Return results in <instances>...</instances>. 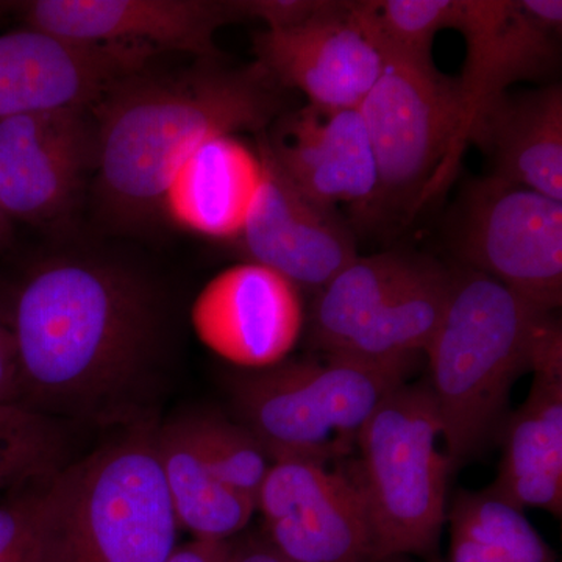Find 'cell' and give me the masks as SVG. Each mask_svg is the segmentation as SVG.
<instances>
[{
    "mask_svg": "<svg viewBox=\"0 0 562 562\" xmlns=\"http://www.w3.org/2000/svg\"><path fill=\"white\" fill-rule=\"evenodd\" d=\"M353 2L330 0L301 27L254 36L257 61L283 90L321 110H358L382 76L384 58L355 20Z\"/></svg>",
    "mask_w": 562,
    "mask_h": 562,
    "instance_id": "9a60e30c",
    "label": "cell"
},
{
    "mask_svg": "<svg viewBox=\"0 0 562 562\" xmlns=\"http://www.w3.org/2000/svg\"><path fill=\"white\" fill-rule=\"evenodd\" d=\"M262 177L260 151L235 135L214 136L192 151L173 176L162 198L161 217L205 238H239Z\"/></svg>",
    "mask_w": 562,
    "mask_h": 562,
    "instance_id": "d6986e66",
    "label": "cell"
},
{
    "mask_svg": "<svg viewBox=\"0 0 562 562\" xmlns=\"http://www.w3.org/2000/svg\"><path fill=\"white\" fill-rule=\"evenodd\" d=\"M41 483L0 501V562H46L40 524Z\"/></svg>",
    "mask_w": 562,
    "mask_h": 562,
    "instance_id": "83f0119b",
    "label": "cell"
},
{
    "mask_svg": "<svg viewBox=\"0 0 562 562\" xmlns=\"http://www.w3.org/2000/svg\"><path fill=\"white\" fill-rule=\"evenodd\" d=\"M350 468L369 530V561L428 554L447 520L452 473L439 414L427 383H402L366 422Z\"/></svg>",
    "mask_w": 562,
    "mask_h": 562,
    "instance_id": "8992f818",
    "label": "cell"
},
{
    "mask_svg": "<svg viewBox=\"0 0 562 562\" xmlns=\"http://www.w3.org/2000/svg\"><path fill=\"white\" fill-rule=\"evenodd\" d=\"M358 110L371 140L376 187L357 221L384 231L406 225L430 202L457 138L458 81L435 65L384 60Z\"/></svg>",
    "mask_w": 562,
    "mask_h": 562,
    "instance_id": "52a82bcc",
    "label": "cell"
},
{
    "mask_svg": "<svg viewBox=\"0 0 562 562\" xmlns=\"http://www.w3.org/2000/svg\"><path fill=\"white\" fill-rule=\"evenodd\" d=\"M532 384L502 424V461L491 484L519 508L562 513V330L550 317L536 344Z\"/></svg>",
    "mask_w": 562,
    "mask_h": 562,
    "instance_id": "ac0fdd59",
    "label": "cell"
},
{
    "mask_svg": "<svg viewBox=\"0 0 562 562\" xmlns=\"http://www.w3.org/2000/svg\"><path fill=\"white\" fill-rule=\"evenodd\" d=\"M449 224L458 265L543 312L562 303V202L494 176L469 181Z\"/></svg>",
    "mask_w": 562,
    "mask_h": 562,
    "instance_id": "ba28073f",
    "label": "cell"
},
{
    "mask_svg": "<svg viewBox=\"0 0 562 562\" xmlns=\"http://www.w3.org/2000/svg\"><path fill=\"white\" fill-rule=\"evenodd\" d=\"M11 232H13V222L0 209V250L5 249L7 244L10 243Z\"/></svg>",
    "mask_w": 562,
    "mask_h": 562,
    "instance_id": "d6a6232c",
    "label": "cell"
},
{
    "mask_svg": "<svg viewBox=\"0 0 562 562\" xmlns=\"http://www.w3.org/2000/svg\"><path fill=\"white\" fill-rule=\"evenodd\" d=\"M155 449L180 528L201 541H228L247 527L257 505L211 471L184 420L155 432Z\"/></svg>",
    "mask_w": 562,
    "mask_h": 562,
    "instance_id": "44dd1931",
    "label": "cell"
},
{
    "mask_svg": "<svg viewBox=\"0 0 562 562\" xmlns=\"http://www.w3.org/2000/svg\"><path fill=\"white\" fill-rule=\"evenodd\" d=\"M46 562H168L177 549L155 432L135 431L40 484Z\"/></svg>",
    "mask_w": 562,
    "mask_h": 562,
    "instance_id": "277c9868",
    "label": "cell"
},
{
    "mask_svg": "<svg viewBox=\"0 0 562 562\" xmlns=\"http://www.w3.org/2000/svg\"><path fill=\"white\" fill-rule=\"evenodd\" d=\"M261 140L280 171L313 201L333 209L349 203L355 220L372 201L375 162L360 110H286Z\"/></svg>",
    "mask_w": 562,
    "mask_h": 562,
    "instance_id": "e0dca14e",
    "label": "cell"
},
{
    "mask_svg": "<svg viewBox=\"0 0 562 562\" xmlns=\"http://www.w3.org/2000/svg\"><path fill=\"white\" fill-rule=\"evenodd\" d=\"M63 438L46 413L24 403L0 405V495L60 471Z\"/></svg>",
    "mask_w": 562,
    "mask_h": 562,
    "instance_id": "484cf974",
    "label": "cell"
},
{
    "mask_svg": "<svg viewBox=\"0 0 562 562\" xmlns=\"http://www.w3.org/2000/svg\"><path fill=\"white\" fill-rule=\"evenodd\" d=\"M7 10V3L0 2V18L3 16V13H5Z\"/></svg>",
    "mask_w": 562,
    "mask_h": 562,
    "instance_id": "e575fe53",
    "label": "cell"
},
{
    "mask_svg": "<svg viewBox=\"0 0 562 562\" xmlns=\"http://www.w3.org/2000/svg\"><path fill=\"white\" fill-rule=\"evenodd\" d=\"M464 40L460 125L430 194L441 195L457 176L473 132L514 83L552 76L561 55V0H454L452 27Z\"/></svg>",
    "mask_w": 562,
    "mask_h": 562,
    "instance_id": "9c48e42d",
    "label": "cell"
},
{
    "mask_svg": "<svg viewBox=\"0 0 562 562\" xmlns=\"http://www.w3.org/2000/svg\"><path fill=\"white\" fill-rule=\"evenodd\" d=\"M420 255L390 250L357 257L316 292L310 339L321 353L341 355L351 339L408 279Z\"/></svg>",
    "mask_w": 562,
    "mask_h": 562,
    "instance_id": "7402d4cb",
    "label": "cell"
},
{
    "mask_svg": "<svg viewBox=\"0 0 562 562\" xmlns=\"http://www.w3.org/2000/svg\"><path fill=\"white\" fill-rule=\"evenodd\" d=\"M199 341L239 368H272L301 338V290L271 268L246 261L217 273L191 306Z\"/></svg>",
    "mask_w": 562,
    "mask_h": 562,
    "instance_id": "5bb4252c",
    "label": "cell"
},
{
    "mask_svg": "<svg viewBox=\"0 0 562 562\" xmlns=\"http://www.w3.org/2000/svg\"><path fill=\"white\" fill-rule=\"evenodd\" d=\"M22 403L92 412L116 401L149 364L160 335L154 292L135 273L85 258L43 262L7 317Z\"/></svg>",
    "mask_w": 562,
    "mask_h": 562,
    "instance_id": "6da1fadb",
    "label": "cell"
},
{
    "mask_svg": "<svg viewBox=\"0 0 562 562\" xmlns=\"http://www.w3.org/2000/svg\"><path fill=\"white\" fill-rule=\"evenodd\" d=\"M265 177L241 233L249 261L271 268L299 290L319 291L358 257L353 232L333 206L294 187L258 146Z\"/></svg>",
    "mask_w": 562,
    "mask_h": 562,
    "instance_id": "2e32d148",
    "label": "cell"
},
{
    "mask_svg": "<svg viewBox=\"0 0 562 562\" xmlns=\"http://www.w3.org/2000/svg\"><path fill=\"white\" fill-rule=\"evenodd\" d=\"M552 316L482 272L450 268L446 310L424 353L452 472L501 431L513 384L531 371Z\"/></svg>",
    "mask_w": 562,
    "mask_h": 562,
    "instance_id": "3957f363",
    "label": "cell"
},
{
    "mask_svg": "<svg viewBox=\"0 0 562 562\" xmlns=\"http://www.w3.org/2000/svg\"><path fill=\"white\" fill-rule=\"evenodd\" d=\"M91 109L35 111L0 120V209L11 222L46 224L74 205L94 171Z\"/></svg>",
    "mask_w": 562,
    "mask_h": 562,
    "instance_id": "8fae6325",
    "label": "cell"
},
{
    "mask_svg": "<svg viewBox=\"0 0 562 562\" xmlns=\"http://www.w3.org/2000/svg\"><path fill=\"white\" fill-rule=\"evenodd\" d=\"M366 562H405L402 560V558H391V560H383V561H366Z\"/></svg>",
    "mask_w": 562,
    "mask_h": 562,
    "instance_id": "836d02e7",
    "label": "cell"
},
{
    "mask_svg": "<svg viewBox=\"0 0 562 562\" xmlns=\"http://www.w3.org/2000/svg\"><path fill=\"white\" fill-rule=\"evenodd\" d=\"M22 403L16 344L5 316L0 314V405Z\"/></svg>",
    "mask_w": 562,
    "mask_h": 562,
    "instance_id": "f546056e",
    "label": "cell"
},
{
    "mask_svg": "<svg viewBox=\"0 0 562 562\" xmlns=\"http://www.w3.org/2000/svg\"><path fill=\"white\" fill-rule=\"evenodd\" d=\"M231 562H292L277 552L271 543L233 547Z\"/></svg>",
    "mask_w": 562,
    "mask_h": 562,
    "instance_id": "1f68e13d",
    "label": "cell"
},
{
    "mask_svg": "<svg viewBox=\"0 0 562 562\" xmlns=\"http://www.w3.org/2000/svg\"><path fill=\"white\" fill-rule=\"evenodd\" d=\"M450 562H553L524 509L494 487L458 492L450 512Z\"/></svg>",
    "mask_w": 562,
    "mask_h": 562,
    "instance_id": "cb8c5ba5",
    "label": "cell"
},
{
    "mask_svg": "<svg viewBox=\"0 0 562 562\" xmlns=\"http://www.w3.org/2000/svg\"><path fill=\"white\" fill-rule=\"evenodd\" d=\"M450 269L420 257L341 355L371 361L416 360L431 341L449 297Z\"/></svg>",
    "mask_w": 562,
    "mask_h": 562,
    "instance_id": "603a6c76",
    "label": "cell"
},
{
    "mask_svg": "<svg viewBox=\"0 0 562 562\" xmlns=\"http://www.w3.org/2000/svg\"><path fill=\"white\" fill-rule=\"evenodd\" d=\"M184 425L211 471L257 505L258 492L272 461L254 435L243 425L221 417H191L184 419Z\"/></svg>",
    "mask_w": 562,
    "mask_h": 562,
    "instance_id": "4316f807",
    "label": "cell"
},
{
    "mask_svg": "<svg viewBox=\"0 0 562 562\" xmlns=\"http://www.w3.org/2000/svg\"><path fill=\"white\" fill-rule=\"evenodd\" d=\"M232 550L228 541L194 539L184 546H177L168 562H231Z\"/></svg>",
    "mask_w": 562,
    "mask_h": 562,
    "instance_id": "4dcf8cb0",
    "label": "cell"
},
{
    "mask_svg": "<svg viewBox=\"0 0 562 562\" xmlns=\"http://www.w3.org/2000/svg\"><path fill=\"white\" fill-rule=\"evenodd\" d=\"M25 27L88 44H133L221 61L217 31L244 21L239 0H31Z\"/></svg>",
    "mask_w": 562,
    "mask_h": 562,
    "instance_id": "7c38bea8",
    "label": "cell"
},
{
    "mask_svg": "<svg viewBox=\"0 0 562 562\" xmlns=\"http://www.w3.org/2000/svg\"><path fill=\"white\" fill-rule=\"evenodd\" d=\"M416 360L371 361L322 353L239 376L232 398L241 425L271 461H342L366 422L412 375Z\"/></svg>",
    "mask_w": 562,
    "mask_h": 562,
    "instance_id": "5b68a950",
    "label": "cell"
},
{
    "mask_svg": "<svg viewBox=\"0 0 562 562\" xmlns=\"http://www.w3.org/2000/svg\"><path fill=\"white\" fill-rule=\"evenodd\" d=\"M330 0H239L243 20L261 21L266 31L301 27L327 9Z\"/></svg>",
    "mask_w": 562,
    "mask_h": 562,
    "instance_id": "f1b7e54d",
    "label": "cell"
},
{
    "mask_svg": "<svg viewBox=\"0 0 562 562\" xmlns=\"http://www.w3.org/2000/svg\"><path fill=\"white\" fill-rule=\"evenodd\" d=\"M157 50L88 44L24 27L0 35V120L35 111L92 109Z\"/></svg>",
    "mask_w": 562,
    "mask_h": 562,
    "instance_id": "4fadbf2b",
    "label": "cell"
},
{
    "mask_svg": "<svg viewBox=\"0 0 562 562\" xmlns=\"http://www.w3.org/2000/svg\"><path fill=\"white\" fill-rule=\"evenodd\" d=\"M269 543L292 562H366L368 512L350 469L283 458L271 462L258 492Z\"/></svg>",
    "mask_w": 562,
    "mask_h": 562,
    "instance_id": "30bf717a",
    "label": "cell"
},
{
    "mask_svg": "<svg viewBox=\"0 0 562 562\" xmlns=\"http://www.w3.org/2000/svg\"><path fill=\"white\" fill-rule=\"evenodd\" d=\"M283 88L255 61H202L180 76L146 70L120 81L91 109L95 194L106 220L140 228L160 220L169 183L214 136L265 132L284 109Z\"/></svg>",
    "mask_w": 562,
    "mask_h": 562,
    "instance_id": "7a4b0ae2",
    "label": "cell"
},
{
    "mask_svg": "<svg viewBox=\"0 0 562 562\" xmlns=\"http://www.w3.org/2000/svg\"><path fill=\"white\" fill-rule=\"evenodd\" d=\"M351 9L384 60L431 66L436 36L452 27L454 0H361Z\"/></svg>",
    "mask_w": 562,
    "mask_h": 562,
    "instance_id": "d4e9b609",
    "label": "cell"
},
{
    "mask_svg": "<svg viewBox=\"0 0 562 562\" xmlns=\"http://www.w3.org/2000/svg\"><path fill=\"white\" fill-rule=\"evenodd\" d=\"M472 143L491 155V176L562 202L561 83L503 95Z\"/></svg>",
    "mask_w": 562,
    "mask_h": 562,
    "instance_id": "ffe728a7",
    "label": "cell"
}]
</instances>
